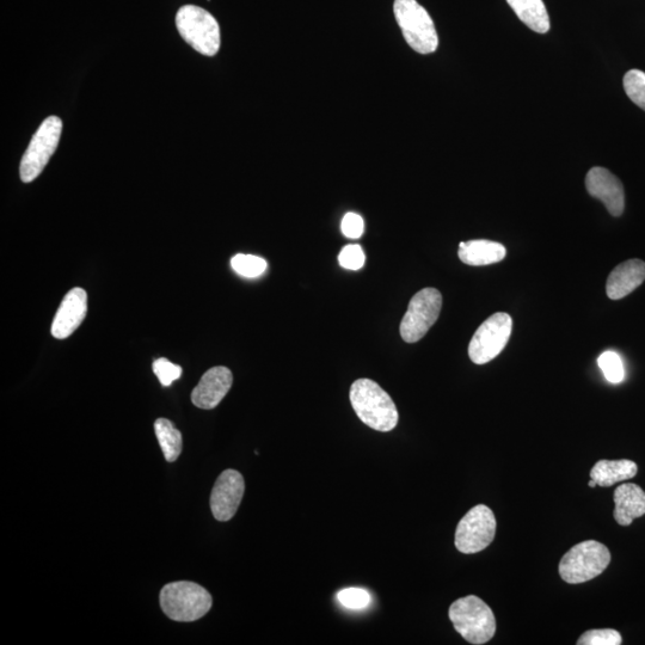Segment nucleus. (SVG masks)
I'll list each match as a JSON object with an SVG mask.
<instances>
[{"label":"nucleus","mask_w":645,"mask_h":645,"mask_svg":"<svg viewBox=\"0 0 645 645\" xmlns=\"http://www.w3.org/2000/svg\"><path fill=\"white\" fill-rule=\"evenodd\" d=\"M442 307V296L435 288H425L410 300L408 311L402 319V339L408 343L419 342L438 321Z\"/></svg>","instance_id":"9"},{"label":"nucleus","mask_w":645,"mask_h":645,"mask_svg":"<svg viewBox=\"0 0 645 645\" xmlns=\"http://www.w3.org/2000/svg\"><path fill=\"white\" fill-rule=\"evenodd\" d=\"M611 563V552L604 544L587 540L574 546L559 563V575L570 585H579L604 573Z\"/></svg>","instance_id":"6"},{"label":"nucleus","mask_w":645,"mask_h":645,"mask_svg":"<svg viewBox=\"0 0 645 645\" xmlns=\"http://www.w3.org/2000/svg\"><path fill=\"white\" fill-rule=\"evenodd\" d=\"M245 482L241 472L226 470L214 484L211 509L218 521H229L236 515L243 500Z\"/></svg>","instance_id":"11"},{"label":"nucleus","mask_w":645,"mask_h":645,"mask_svg":"<svg viewBox=\"0 0 645 645\" xmlns=\"http://www.w3.org/2000/svg\"><path fill=\"white\" fill-rule=\"evenodd\" d=\"M623 85L630 100L645 112V73L640 70L626 72Z\"/></svg>","instance_id":"22"},{"label":"nucleus","mask_w":645,"mask_h":645,"mask_svg":"<svg viewBox=\"0 0 645 645\" xmlns=\"http://www.w3.org/2000/svg\"><path fill=\"white\" fill-rule=\"evenodd\" d=\"M152 368L163 386H170L182 376V367L172 364L168 359L156 360L153 362Z\"/></svg>","instance_id":"26"},{"label":"nucleus","mask_w":645,"mask_h":645,"mask_svg":"<svg viewBox=\"0 0 645 645\" xmlns=\"http://www.w3.org/2000/svg\"><path fill=\"white\" fill-rule=\"evenodd\" d=\"M512 329V317L505 312L494 313L482 323L469 346V356L473 364H488L499 356L507 346Z\"/></svg>","instance_id":"8"},{"label":"nucleus","mask_w":645,"mask_h":645,"mask_svg":"<svg viewBox=\"0 0 645 645\" xmlns=\"http://www.w3.org/2000/svg\"><path fill=\"white\" fill-rule=\"evenodd\" d=\"M622 643V635L613 629L589 630L577 641L579 645H619Z\"/></svg>","instance_id":"24"},{"label":"nucleus","mask_w":645,"mask_h":645,"mask_svg":"<svg viewBox=\"0 0 645 645\" xmlns=\"http://www.w3.org/2000/svg\"><path fill=\"white\" fill-rule=\"evenodd\" d=\"M598 364L608 382L612 384L623 382L625 374L623 361L617 353L608 350V352L601 354Z\"/></svg>","instance_id":"23"},{"label":"nucleus","mask_w":645,"mask_h":645,"mask_svg":"<svg viewBox=\"0 0 645 645\" xmlns=\"http://www.w3.org/2000/svg\"><path fill=\"white\" fill-rule=\"evenodd\" d=\"M88 312V294L83 288H73L61 301L52 324L55 339L65 340L81 327Z\"/></svg>","instance_id":"13"},{"label":"nucleus","mask_w":645,"mask_h":645,"mask_svg":"<svg viewBox=\"0 0 645 645\" xmlns=\"http://www.w3.org/2000/svg\"><path fill=\"white\" fill-rule=\"evenodd\" d=\"M507 249L505 245L497 242L477 239V241L462 242L459 244L458 256L460 261L468 266L481 267L499 263L505 260Z\"/></svg>","instance_id":"17"},{"label":"nucleus","mask_w":645,"mask_h":645,"mask_svg":"<svg viewBox=\"0 0 645 645\" xmlns=\"http://www.w3.org/2000/svg\"><path fill=\"white\" fill-rule=\"evenodd\" d=\"M448 616L458 634L471 644L487 643L495 635L494 612L475 595L454 601Z\"/></svg>","instance_id":"3"},{"label":"nucleus","mask_w":645,"mask_h":645,"mask_svg":"<svg viewBox=\"0 0 645 645\" xmlns=\"http://www.w3.org/2000/svg\"><path fill=\"white\" fill-rule=\"evenodd\" d=\"M638 466L631 460H600L591 471V479L599 487H612V485L628 481L637 475Z\"/></svg>","instance_id":"18"},{"label":"nucleus","mask_w":645,"mask_h":645,"mask_svg":"<svg viewBox=\"0 0 645 645\" xmlns=\"http://www.w3.org/2000/svg\"><path fill=\"white\" fill-rule=\"evenodd\" d=\"M366 261L364 250L360 245L352 244L344 247L339 255V262L343 268L359 270Z\"/></svg>","instance_id":"27"},{"label":"nucleus","mask_w":645,"mask_h":645,"mask_svg":"<svg viewBox=\"0 0 645 645\" xmlns=\"http://www.w3.org/2000/svg\"><path fill=\"white\" fill-rule=\"evenodd\" d=\"M232 383L233 376L229 368L223 366L211 368L202 376L199 385L193 390V404L204 410L217 408L229 393Z\"/></svg>","instance_id":"14"},{"label":"nucleus","mask_w":645,"mask_h":645,"mask_svg":"<svg viewBox=\"0 0 645 645\" xmlns=\"http://www.w3.org/2000/svg\"><path fill=\"white\" fill-rule=\"evenodd\" d=\"M496 534V518L484 505L473 507L460 520L456 531V548L462 554H477L493 543Z\"/></svg>","instance_id":"10"},{"label":"nucleus","mask_w":645,"mask_h":645,"mask_svg":"<svg viewBox=\"0 0 645 645\" xmlns=\"http://www.w3.org/2000/svg\"><path fill=\"white\" fill-rule=\"evenodd\" d=\"M645 280V262L629 260L619 264L608 276L606 292L612 300L623 299L629 296Z\"/></svg>","instance_id":"15"},{"label":"nucleus","mask_w":645,"mask_h":645,"mask_svg":"<svg viewBox=\"0 0 645 645\" xmlns=\"http://www.w3.org/2000/svg\"><path fill=\"white\" fill-rule=\"evenodd\" d=\"M61 132L63 121L58 116H49L42 122L21 161L20 175L24 183L33 182L41 175L49 159L57 151Z\"/></svg>","instance_id":"7"},{"label":"nucleus","mask_w":645,"mask_h":645,"mask_svg":"<svg viewBox=\"0 0 645 645\" xmlns=\"http://www.w3.org/2000/svg\"><path fill=\"white\" fill-rule=\"evenodd\" d=\"M614 519L620 526H630L632 521L645 514V493L636 484H623L614 491Z\"/></svg>","instance_id":"16"},{"label":"nucleus","mask_w":645,"mask_h":645,"mask_svg":"<svg viewBox=\"0 0 645 645\" xmlns=\"http://www.w3.org/2000/svg\"><path fill=\"white\" fill-rule=\"evenodd\" d=\"M176 27L184 41L196 52L214 57L220 49V27L210 12L195 5L182 6L176 15Z\"/></svg>","instance_id":"5"},{"label":"nucleus","mask_w":645,"mask_h":645,"mask_svg":"<svg viewBox=\"0 0 645 645\" xmlns=\"http://www.w3.org/2000/svg\"><path fill=\"white\" fill-rule=\"evenodd\" d=\"M231 266L235 272L244 278L254 279L267 270V261L254 255L238 254L232 257Z\"/></svg>","instance_id":"21"},{"label":"nucleus","mask_w":645,"mask_h":645,"mask_svg":"<svg viewBox=\"0 0 645 645\" xmlns=\"http://www.w3.org/2000/svg\"><path fill=\"white\" fill-rule=\"evenodd\" d=\"M516 16L533 32L548 33L550 30L549 12L543 0H507Z\"/></svg>","instance_id":"19"},{"label":"nucleus","mask_w":645,"mask_h":645,"mask_svg":"<svg viewBox=\"0 0 645 645\" xmlns=\"http://www.w3.org/2000/svg\"><path fill=\"white\" fill-rule=\"evenodd\" d=\"M341 230L343 235L347 238H360L365 230L364 219H362L359 214L348 213L344 215Z\"/></svg>","instance_id":"28"},{"label":"nucleus","mask_w":645,"mask_h":645,"mask_svg":"<svg viewBox=\"0 0 645 645\" xmlns=\"http://www.w3.org/2000/svg\"><path fill=\"white\" fill-rule=\"evenodd\" d=\"M588 485H589V487H591V488L598 487L597 483H595V482L593 481V479H591V481H589Z\"/></svg>","instance_id":"29"},{"label":"nucleus","mask_w":645,"mask_h":645,"mask_svg":"<svg viewBox=\"0 0 645 645\" xmlns=\"http://www.w3.org/2000/svg\"><path fill=\"white\" fill-rule=\"evenodd\" d=\"M586 188L589 195L598 199L613 217L624 213L625 193L622 182L605 168L595 167L588 171Z\"/></svg>","instance_id":"12"},{"label":"nucleus","mask_w":645,"mask_h":645,"mask_svg":"<svg viewBox=\"0 0 645 645\" xmlns=\"http://www.w3.org/2000/svg\"><path fill=\"white\" fill-rule=\"evenodd\" d=\"M337 598H339L342 606L356 611L364 610V608L370 606L372 601L371 594L360 588L343 589L337 595Z\"/></svg>","instance_id":"25"},{"label":"nucleus","mask_w":645,"mask_h":645,"mask_svg":"<svg viewBox=\"0 0 645 645\" xmlns=\"http://www.w3.org/2000/svg\"><path fill=\"white\" fill-rule=\"evenodd\" d=\"M161 607L175 622L192 623L210 612L212 595L198 583L189 581L172 582L162 589Z\"/></svg>","instance_id":"2"},{"label":"nucleus","mask_w":645,"mask_h":645,"mask_svg":"<svg viewBox=\"0 0 645 645\" xmlns=\"http://www.w3.org/2000/svg\"><path fill=\"white\" fill-rule=\"evenodd\" d=\"M396 21L402 30L404 40L420 54H432L439 47L432 17L416 0H395L393 4Z\"/></svg>","instance_id":"4"},{"label":"nucleus","mask_w":645,"mask_h":645,"mask_svg":"<svg viewBox=\"0 0 645 645\" xmlns=\"http://www.w3.org/2000/svg\"><path fill=\"white\" fill-rule=\"evenodd\" d=\"M350 403L360 421L378 432H391L398 425L395 402L371 379H358L350 387Z\"/></svg>","instance_id":"1"},{"label":"nucleus","mask_w":645,"mask_h":645,"mask_svg":"<svg viewBox=\"0 0 645 645\" xmlns=\"http://www.w3.org/2000/svg\"><path fill=\"white\" fill-rule=\"evenodd\" d=\"M155 432L167 462H176L181 456L183 447L180 430L168 419H158L155 423Z\"/></svg>","instance_id":"20"}]
</instances>
